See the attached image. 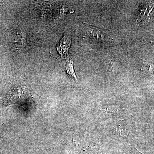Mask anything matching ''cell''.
I'll return each instance as SVG.
<instances>
[{"label": "cell", "instance_id": "cell-8", "mask_svg": "<svg viewBox=\"0 0 154 154\" xmlns=\"http://www.w3.org/2000/svg\"><path fill=\"white\" fill-rule=\"evenodd\" d=\"M143 62L146 66L149 72L152 76L154 77V64L150 63L145 60H143Z\"/></svg>", "mask_w": 154, "mask_h": 154}, {"label": "cell", "instance_id": "cell-7", "mask_svg": "<svg viewBox=\"0 0 154 154\" xmlns=\"http://www.w3.org/2000/svg\"><path fill=\"white\" fill-rule=\"evenodd\" d=\"M124 150L126 154H143L134 146L128 143H124Z\"/></svg>", "mask_w": 154, "mask_h": 154}, {"label": "cell", "instance_id": "cell-3", "mask_svg": "<svg viewBox=\"0 0 154 154\" xmlns=\"http://www.w3.org/2000/svg\"><path fill=\"white\" fill-rule=\"evenodd\" d=\"M71 44V38L68 35H65L58 45L57 50L61 57L66 58L68 56L69 49Z\"/></svg>", "mask_w": 154, "mask_h": 154}, {"label": "cell", "instance_id": "cell-6", "mask_svg": "<svg viewBox=\"0 0 154 154\" xmlns=\"http://www.w3.org/2000/svg\"><path fill=\"white\" fill-rule=\"evenodd\" d=\"M88 33L92 38L96 40H102L104 38V36L102 32L96 28H90L88 30Z\"/></svg>", "mask_w": 154, "mask_h": 154}, {"label": "cell", "instance_id": "cell-5", "mask_svg": "<svg viewBox=\"0 0 154 154\" xmlns=\"http://www.w3.org/2000/svg\"><path fill=\"white\" fill-rule=\"evenodd\" d=\"M66 71L69 76L71 77L74 79L77 80L76 76L73 67V60L72 59L69 60L65 66Z\"/></svg>", "mask_w": 154, "mask_h": 154}, {"label": "cell", "instance_id": "cell-4", "mask_svg": "<svg viewBox=\"0 0 154 154\" xmlns=\"http://www.w3.org/2000/svg\"><path fill=\"white\" fill-rule=\"evenodd\" d=\"M103 109L105 113L113 116L112 119H119L118 117L124 113L123 108L117 105H106Z\"/></svg>", "mask_w": 154, "mask_h": 154}, {"label": "cell", "instance_id": "cell-1", "mask_svg": "<svg viewBox=\"0 0 154 154\" xmlns=\"http://www.w3.org/2000/svg\"><path fill=\"white\" fill-rule=\"evenodd\" d=\"M104 130L110 137L124 143L134 140L133 126L128 119H110L104 123Z\"/></svg>", "mask_w": 154, "mask_h": 154}, {"label": "cell", "instance_id": "cell-2", "mask_svg": "<svg viewBox=\"0 0 154 154\" xmlns=\"http://www.w3.org/2000/svg\"><path fill=\"white\" fill-rule=\"evenodd\" d=\"M154 11V5L152 3L146 2L141 4L136 21V25L140 26L146 24L150 19Z\"/></svg>", "mask_w": 154, "mask_h": 154}]
</instances>
